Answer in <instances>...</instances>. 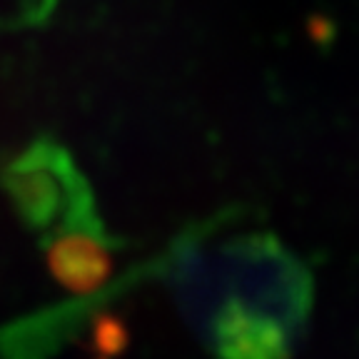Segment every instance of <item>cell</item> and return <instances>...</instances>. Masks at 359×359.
Instances as JSON below:
<instances>
[]
</instances>
